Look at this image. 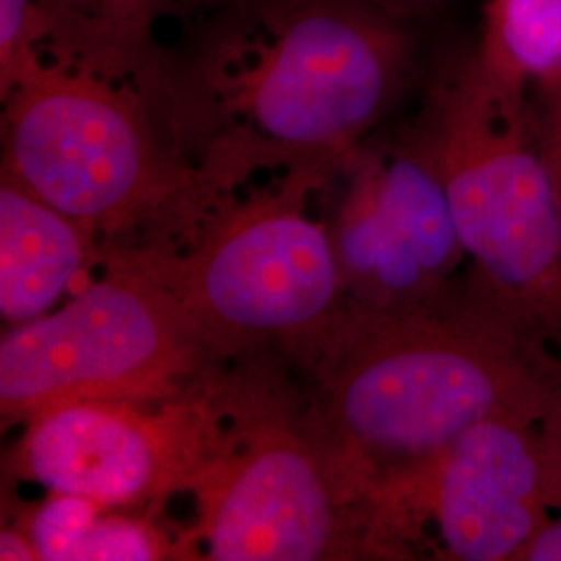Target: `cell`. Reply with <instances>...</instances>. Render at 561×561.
Returning <instances> with one entry per match:
<instances>
[{
    "instance_id": "obj_1",
    "label": "cell",
    "mask_w": 561,
    "mask_h": 561,
    "mask_svg": "<svg viewBox=\"0 0 561 561\" xmlns=\"http://www.w3.org/2000/svg\"><path fill=\"white\" fill-rule=\"evenodd\" d=\"M327 337L329 445L398 547L421 528L424 482L463 433L505 416L541 422L561 391L545 340L479 298L350 308Z\"/></svg>"
},
{
    "instance_id": "obj_2",
    "label": "cell",
    "mask_w": 561,
    "mask_h": 561,
    "mask_svg": "<svg viewBox=\"0 0 561 561\" xmlns=\"http://www.w3.org/2000/svg\"><path fill=\"white\" fill-rule=\"evenodd\" d=\"M414 141L442 181L477 298L551 340L561 317V201L530 85L474 41L437 76Z\"/></svg>"
},
{
    "instance_id": "obj_3",
    "label": "cell",
    "mask_w": 561,
    "mask_h": 561,
    "mask_svg": "<svg viewBox=\"0 0 561 561\" xmlns=\"http://www.w3.org/2000/svg\"><path fill=\"white\" fill-rule=\"evenodd\" d=\"M414 25L358 0H294L217 53V85L283 150L343 152L389 113L414 67Z\"/></svg>"
},
{
    "instance_id": "obj_4",
    "label": "cell",
    "mask_w": 561,
    "mask_h": 561,
    "mask_svg": "<svg viewBox=\"0 0 561 561\" xmlns=\"http://www.w3.org/2000/svg\"><path fill=\"white\" fill-rule=\"evenodd\" d=\"M201 341L150 271L99 280L2 337V421L27 424L71 401L162 398L192 368Z\"/></svg>"
},
{
    "instance_id": "obj_5",
    "label": "cell",
    "mask_w": 561,
    "mask_h": 561,
    "mask_svg": "<svg viewBox=\"0 0 561 561\" xmlns=\"http://www.w3.org/2000/svg\"><path fill=\"white\" fill-rule=\"evenodd\" d=\"M4 175L85 231L159 194L161 173L134 104L88 69L44 65L27 46L7 71Z\"/></svg>"
},
{
    "instance_id": "obj_6",
    "label": "cell",
    "mask_w": 561,
    "mask_h": 561,
    "mask_svg": "<svg viewBox=\"0 0 561 561\" xmlns=\"http://www.w3.org/2000/svg\"><path fill=\"white\" fill-rule=\"evenodd\" d=\"M215 561H314L391 553L377 505L337 454L259 426L222 449L190 486Z\"/></svg>"
},
{
    "instance_id": "obj_7",
    "label": "cell",
    "mask_w": 561,
    "mask_h": 561,
    "mask_svg": "<svg viewBox=\"0 0 561 561\" xmlns=\"http://www.w3.org/2000/svg\"><path fill=\"white\" fill-rule=\"evenodd\" d=\"M159 280L204 341L308 335L335 324L345 291L324 225L280 198L248 202Z\"/></svg>"
},
{
    "instance_id": "obj_8",
    "label": "cell",
    "mask_w": 561,
    "mask_h": 561,
    "mask_svg": "<svg viewBox=\"0 0 561 561\" xmlns=\"http://www.w3.org/2000/svg\"><path fill=\"white\" fill-rule=\"evenodd\" d=\"M219 447L198 403L154 414L127 400L71 401L27 422L20 463L53 493L131 507L190 489Z\"/></svg>"
},
{
    "instance_id": "obj_9",
    "label": "cell",
    "mask_w": 561,
    "mask_h": 561,
    "mask_svg": "<svg viewBox=\"0 0 561 561\" xmlns=\"http://www.w3.org/2000/svg\"><path fill=\"white\" fill-rule=\"evenodd\" d=\"M331 238L352 308L368 312L442 304L466 259L442 181L416 141L362 164Z\"/></svg>"
},
{
    "instance_id": "obj_10",
    "label": "cell",
    "mask_w": 561,
    "mask_h": 561,
    "mask_svg": "<svg viewBox=\"0 0 561 561\" xmlns=\"http://www.w3.org/2000/svg\"><path fill=\"white\" fill-rule=\"evenodd\" d=\"M541 422L491 419L454 443L419 500L449 560L516 561L551 516Z\"/></svg>"
},
{
    "instance_id": "obj_11",
    "label": "cell",
    "mask_w": 561,
    "mask_h": 561,
    "mask_svg": "<svg viewBox=\"0 0 561 561\" xmlns=\"http://www.w3.org/2000/svg\"><path fill=\"white\" fill-rule=\"evenodd\" d=\"M85 229L2 175L0 314L36 321L57 304L85 261Z\"/></svg>"
},
{
    "instance_id": "obj_12",
    "label": "cell",
    "mask_w": 561,
    "mask_h": 561,
    "mask_svg": "<svg viewBox=\"0 0 561 561\" xmlns=\"http://www.w3.org/2000/svg\"><path fill=\"white\" fill-rule=\"evenodd\" d=\"M477 42L533 90L561 71V0H489Z\"/></svg>"
},
{
    "instance_id": "obj_13",
    "label": "cell",
    "mask_w": 561,
    "mask_h": 561,
    "mask_svg": "<svg viewBox=\"0 0 561 561\" xmlns=\"http://www.w3.org/2000/svg\"><path fill=\"white\" fill-rule=\"evenodd\" d=\"M102 510L106 507L78 495L53 493L32 514L25 530L38 560L80 561L83 542Z\"/></svg>"
},
{
    "instance_id": "obj_14",
    "label": "cell",
    "mask_w": 561,
    "mask_h": 561,
    "mask_svg": "<svg viewBox=\"0 0 561 561\" xmlns=\"http://www.w3.org/2000/svg\"><path fill=\"white\" fill-rule=\"evenodd\" d=\"M102 512L83 542L80 561L162 560L171 551L167 537L150 524Z\"/></svg>"
},
{
    "instance_id": "obj_15",
    "label": "cell",
    "mask_w": 561,
    "mask_h": 561,
    "mask_svg": "<svg viewBox=\"0 0 561 561\" xmlns=\"http://www.w3.org/2000/svg\"><path fill=\"white\" fill-rule=\"evenodd\" d=\"M530 94L542 154L561 201V71L549 80L537 83Z\"/></svg>"
},
{
    "instance_id": "obj_16",
    "label": "cell",
    "mask_w": 561,
    "mask_h": 561,
    "mask_svg": "<svg viewBox=\"0 0 561 561\" xmlns=\"http://www.w3.org/2000/svg\"><path fill=\"white\" fill-rule=\"evenodd\" d=\"M539 433L545 460L547 502L551 512H558L561 510V391L539 424Z\"/></svg>"
},
{
    "instance_id": "obj_17",
    "label": "cell",
    "mask_w": 561,
    "mask_h": 561,
    "mask_svg": "<svg viewBox=\"0 0 561 561\" xmlns=\"http://www.w3.org/2000/svg\"><path fill=\"white\" fill-rule=\"evenodd\" d=\"M30 0H0V65L9 69L32 44L30 38Z\"/></svg>"
},
{
    "instance_id": "obj_18",
    "label": "cell",
    "mask_w": 561,
    "mask_h": 561,
    "mask_svg": "<svg viewBox=\"0 0 561 561\" xmlns=\"http://www.w3.org/2000/svg\"><path fill=\"white\" fill-rule=\"evenodd\" d=\"M516 561H561V510L551 512L533 539L522 547Z\"/></svg>"
},
{
    "instance_id": "obj_19",
    "label": "cell",
    "mask_w": 561,
    "mask_h": 561,
    "mask_svg": "<svg viewBox=\"0 0 561 561\" xmlns=\"http://www.w3.org/2000/svg\"><path fill=\"white\" fill-rule=\"evenodd\" d=\"M362 4L375 7L387 15H393L398 20L419 23L431 15H435L447 0H358Z\"/></svg>"
},
{
    "instance_id": "obj_20",
    "label": "cell",
    "mask_w": 561,
    "mask_h": 561,
    "mask_svg": "<svg viewBox=\"0 0 561 561\" xmlns=\"http://www.w3.org/2000/svg\"><path fill=\"white\" fill-rule=\"evenodd\" d=\"M175 2L181 0H101L108 15L119 18L121 23L125 21L140 23L146 18H152L154 13H161L162 9L173 7Z\"/></svg>"
},
{
    "instance_id": "obj_21",
    "label": "cell",
    "mask_w": 561,
    "mask_h": 561,
    "mask_svg": "<svg viewBox=\"0 0 561 561\" xmlns=\"http://www.w3.org/2000/svg\"><path fill=\"white\" fill-rule=\"evenodd\" d=\"M0 560L13 561V560H38L36 556V549L30 541V537L18 530H2V537H0Z\"/></svg>"
},
{
    "instance_id": "obj_22",
    "label": "cell",
    "mask_w": 561,
    "mask_h": 561,
    "mask_svg": "<svg viewBox=\"0 0 561 561\" xmlns=\"http://www.w3.org/2000/svg\"><path fill=\"white\" fill-rule=\"evenodd\" d=\"M551 340L560 341L561 343V317L558 324H556V331H553V337H551Z\"/></svg>"
}]
</instances>
